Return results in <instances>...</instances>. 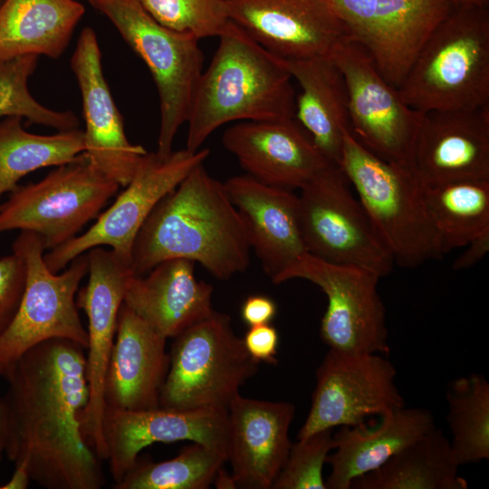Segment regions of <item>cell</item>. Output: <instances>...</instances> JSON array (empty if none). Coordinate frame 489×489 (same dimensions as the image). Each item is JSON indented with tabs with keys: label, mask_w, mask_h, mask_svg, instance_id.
Masks as SVG:
<instances>
[{
	"label": "cell",
	"mask_w": 489,
	"mask_h": 489,
	"mask_svg": "<svg viewBox=\"0 0 489 489\" xmlns=\"http://www.w3.org/2000/svg\"><path fill=\"white\" fill-rule=\"evenodd\" d=\"M213 290L196 278L195 262L172 258L133 275L123 303L158 333L174 338L212 313Z\"/></svg>",
	"instance_id": "cell-25"
},
{
	"label": "cell",
	"mask_w": 489,
	"mask_h": 489,
	"mask_svg": "<svg viewBox=\"0 0 489 489\" xmlns=\"http://www.w3.org/2000/svg\"><path fill=\"white\" fill-rule=\"evenodd\" d=\"M230 20L282 59L329 55L346 35L328 0H225Z\"/></svg>",
	"instance_id": "cell-18"
},
{
	"label": "cell",
	"mask_w": 489,
	"mask_h": 489,
	"mask_svg": "<svg viewBox=\"0 0 489 489\" xmlns=\"http://www.w3.org/2000/svg\"><path fill=\"white\" fill-rule=\"evenodd\" d=\"M435 426L430 410L404 406L379 417L374 427H340L333 434V453L327 458L331 473L326 489H350L355 479L379 468Z\"/></svg>",
	"instance_id": "cell-26"
},
{
	"label": "cell",
	"mask_w": 489,
	"mask_h": 489,
	"mask_svg": "<svg viewBox=\"0 0 489 489\" xmlns=\"http://www.w3.org/2000/svg\"><path fill=\"white\" fill-rule=\"evenodd\" d=\"M89 280L77 292L76 304L88 318L86 371L89 399L82 414V432L101 459H108L102 433L103 384L114 344L120 309L129 279L131 262L101 246L87 251Z\"/></svg>",
	"instance_id": "cell-16"
},
{
	"label": "cell",
	"mask_w": 489,
	"mask_h": 489,
	"mask_svg": "<svg viewBox=\"0 0 489 489\" xmlns=\"http://www.w3.org/2000/svg\"><path fill=\"white\" fill-rule=\"evenodd\" d=\"M7 435L6 410L3 398H0V461L5 449Z\"/></svg>",
	"instance_id": "cell-42"
},
{
	"label": "cell",
	"mask_w": 489,
	"mask_h": 489,
	"mask_svg": "<svg viewBox=\"0 0 489 489\" xmlns=\"http://www.w3.org/2000/svg\"><path fill=\"white\" fill-rule=\"evenodd\" d=\"M295 415L290 402L264 401L237 394L227 407L226 458L236 488L269 489L288 456L289 429Z\"/></svg>",
	"instance_id": "cell-22"
},
{
	"label": "cell",
	"mask_w": 489,
	"mask_h": 489,
	"mask_svg": "<svg viewBox=\"0 0 489 489\" xmlns=\"http://www.w3.org/2000/svg\"><path fill=\"white\" fill-rule=\"evenodd\" d=\"M2 2V0H0V3Z\"/></svg>",
	"instance_id": "cell-45"
},
{
	"label": "cell",
	"mask_w": 489,
	"mask_h": 489,
	"mask_svg": "<svg viewBox=\"0 0 489 489\" xmlns=\"http://www.w3.org/2000/svg\"><path fill=\"white\" fill-rule=\"evenodd\" d=\"M37 61L36 55H24L0 62V118L19 116L58 131L79 129L80 120L72 111L46 108L31 94L28 80Z\"/></svg>",
	"instance_id": "cell-34"
},
{
	"label": "cell",
	"mask_w": 489,
	"mask_h": 489,
	"mask_svg": "<svg viewBox=\"0 0 489 489\" xmlns=\"http://www.w3.org/2000/svg\"><path fill=\"white\" fill-rule=\"evenodd\" d=\"M15 470L10 480L0 486V489H25L31 481L27 466L23 464H16Z\"/></svg>",
	"instance_id": "cell-41"
},
{
	"label": "cell",
	"mask_w": 489,
	"mask_h": 489,
	"mask_svg": "<svg viewBox=\"0 0 489 489\" xmlns=\"http://www.w3.org/2000/svg\"><path fill=\"white\" fill-rule=\"evenodd\" d=\"M26 281V267L16 254L0 258V334L13 321Z\"/></svg>",
	"instance_id": "cell-37"
},
{
	"label": "cell",
	"mask_w": 489,
	"mask_h": 489,
	"mask_svg": "<svg viewBox=\"0 0 489 489\" xmlns=\"http://www.w3.org/2000/svg\"><path fill=\"white\" fill-rule=\"evenodd\" d=\"M203 71L187 119V148L196 151L232 121L294 119L292 78L272 54L231 20Z\"/></svg>",
	"instance_id": "cell-3"
},
{
	"label": "cell",
	"mask_w": 489,
	"mask_h": 489,
	"mask_svg": "<svg viewBox=\"0 0 489 489\" xmlns=\"http://www.w3.org/2000/svg\"><path fill=\"white\" fill-rule=\"evenodd\" d=\"M329 56L346 82L351 135L379 158L414 169L423 113L403 101L398 89L379 74L366 50L347 35Z\"/></svg>",
	"instance_id": "cell-12"
},
{
	"label": "cell",
	"mask_w": 489,
	"mask_h": 489,
	"mask_svg": "<svg viewBox=\"0 0 489 489\" xmlns=\"http://www.w3.org/2000/svg\"><path fill=\"white\" fill-rule=\"evenodd\" d=\"M84 13L77 0H2L0 62L24 55L60 57Z\"/></svg>",
	"instance_id": "cell-28"
},
{
	"label": "cell",
	"mask_w": 489,
	"mask_h": 489,
	"mask_svg": "<svg viewBox=\"0 0 489 489\" xmlns=\"http://www.w3.org/2000/svg\"><path fill=\"white\" fill-rule=\"evenodd\" d=\"M449 439L436 426L379 468L355 479L353 489H467Z\"/></svg>",
	"instance_id": "cell-29"
},
{
	"label": "cell",
	"mask_w": 489,
	"mask_h": 489,
	"mask_svg": "<svg viewBox=\"0 0 489 489\" xmlns=\"http://www.w3.org/2000/svg\"><path fill=\"white\" fill-rule=\"evenodd\" d=\"M166 340L122 303L104 378L105 407L131 411L159 408L169 368Z\"/></svg>",
	"instance_id": "cell-23"
},
{
	"label": "cell",
	"mask_w": 489,
	"mask_h": 489,
	"mask_svg": "<svg viewBox=\"0 0 489 489\" xmlns=\"http://www.w3.org/2000/svg\"><path fill=\"white\" fill-rule=\"evenodd\" d=\"M224 148L246 174L268 186L301 189L329 165L294 119L240 121L222 136Z\"/></svg>",
	"instance_id": "cell-20"
},
{
	"label": "cell",
	"mask_w": 489,
	"mask_h": 489,
	"mask_svg": "<svg viewBox=\"0 0 489 489\" xmlns=\"http://www.w3.org/2000/svg\"><path fill=\"white\" fill-rule=\"evenodd\" d=\"M466 249L454 261V270H465L481 261L489 251V228H486L466 245Z\"/></svg>",
	"instance_id": "cell-40"
},
{
	"label": "cell",
	"mask_w": 489,
	"mask_h": 489,
	"mask_svg": "<svg viewBox=\"0 0 489 489\" xmlns=\"http://www.w3.org/2000/svg\"><path fill=\"white\" fill-rule=\"evenodd\" d=\"M303 279L326 295L320 335L329 347L350 353L389 352L386 309L379 293L380 277L354 266L331 264L304 253L273 282Z\"/></svg>",
	"instance_id": "cell-11"
},
{
	"label": "cell",
	"mask_w": 489,
	"mask_h": 489,
	"mask_svg": "<svg viewBox=\"0 0 489 489\" xmlns=\"http://www.w3.org/2000/svg\"><path fill=\"white\" fill-rule=\"evenodd\" d=\"M161 25L198 40L219 36L230 21L225 0H139Z\"/></svg>",
	"instance_id": "cell-35"
},
{
	"label": "cell",
	"mask_w": 489,
	"mask_h": 489,
	"mask_svg": "<svg viewBox=\"0 0 489 489\" xmlns=\"http://www.w3.org/2000/svg\"><path fill=\"white\" fill-rule=\"evenodd\" d=\"M350 187L340 165L331 164L300 189L299 220L306 253L381 278L391 273L394 260Z\"/></svg>",
	"instance_id": "cell-9"
},
{
	"label": "cell",
	"mask_w": 489,
	"mask_h": 489,
	"mask_svg": "<svg viewBox=\"0 0 489 489\" xmlns=\"http://www.w3.org/2000/svg\"><path fill=\"white\" fill-rule=\"evenodd\" d=\"M71 68L82 95L84 154L98 169L124 187L148 152L126 136L122 116L102 72L101 53L91 27L82 31Z\"/></svg>",
	"instance_id": "cell-17"
},
{
	"label": "cell",
	"mask_w": 489,
	"mask_h": 489,
	"mask_svg": "<svg viewBox=\"0 0 489 489\" xmlns=\"http://www.w3.org/2000/svg\"><path fill=\"white\" fill-rule=\"evenodd\" d=\"M87 1H89V0H87Z\"/></svg>",
	"instance_id": "cell-46"
},
{
	"label": "cell",
	"mask_w": 489,
	"mask_h": 489,
	"mask_svg": "<svg viewBox=\"0 0 489 489\" xmlns=\"http://www.w3.org/2000/svg\"><path fill=\"white\" fill-rule=\"evenodd\" d=\"M115 26L142 59L156 84L160 104L157 153L172 152L175 136L187 121L203 73L204 53L199 40L187 33L158 24L139 0H89Z\"/></svg>",
	"instance_id": "cell-7"
},
{
	"label": "cell",
	"mask_w": 489,
	"mask_h": 489,
	"mask_svg": "<svg viewBox=\"0 0 489 489\" xmlns=\"http://www.w3.org/2000/svg\"><path fill=\"white\" fill-rule=\"evenodd\" d=\"M450 445L459 465L489 459V382L479 373L452 380L446 389Z\"/></svg>",
	"instance_id": "cell-32"
},
{
	"label": "cell",
	"mask_w": 489,
	"mask_h": 489,
	"mask_svg": "<svg viewBox=\"0 0 489 489\" xmlns=\"http://www.w3.org/2000/svg\"><path fill=\"white\" fill-rule=\"evenodd\" d=\"M224 185L243 219L251 248L273 283L306 253L300 228L298 196L292 190L268 186L247 174L232 177Z\"/></svg>",
	"instance_id": "cell-24"
},
{
	"label": "cell",
	"mask_w": 489,
	"mask_h": 489,
	"mask_svg": "<svg viewBox=\"0 0 489 489\" xmlns=\"http://www.w3.org/2000/svg\"><path fill=\"white\" fill-rule=\"evenodd\" d=\"M119 187L82 153L39 182L12 191L0 205V233L33 232L42 239L44 249L52 250L75 237Z\"/></svg>",
	"instance_id": "cell-10"
},
{
	"label": "cell",
	"mask_w": 489,
	"mask_h": 489,
	"mask_svg": "<svg viewBox=\"0 0 489 489\" xmlns=\"http://www.w3.org/2000/svg\"><path fill=\"white\" fill-rule=\"evenodd\" d=\"M280 60L301 87L295 120L324 157L339 165L344 132L350 129L349 96L341 71L329 55Z\"/></svg>",
	"instance_id": "cell-27"
},
{
	"label": "cell",
	"mask_w": 489,
	"mask_h": 489,
	"mask_svg": "<svg viewBox=\"0 0 489 489\" xmlns=\"http://www.w3.org/2000/svg\"><path fill=\"white\" fill-rule=\"evenodd\" d=\"M396 377L395 366L383 354L329 349L316 369L311 408L297 438L360 425L404 407Z\"/></svg>",
	"instance_id": "cell-14"
},
{
	"label": "cell",
	"mask_w": 489,
	"mask_h": 489,
	"mask_svg": "<svg viewBox=\"0 0 489 489\" xmlns=\"http://www.w3.org/2000/svg\"><path fill=\"white\" fill-rule=\"evenodd\" d=\"M258 366L235 335L231 318L214 310L174 337L159 407L227 408Z\"/></svg>",
	"instance_id": "cell-6"
},
{
	"label": "cell",
	"mask_w": 489,
	"mask_h": 489,
	"mask_svg": "<svg viewBox=\"0 0 489 489\" xmlns=\"http://www.w3.org/2000/svg\"><path fill=\"white\" fill-rule=\"evenodd\" d=\"M276 312L275 302L262 294L248 296L241 307V317L249 327L270 323Z\"/></svg>",
	"instance_id": "cell-39"
},
{
	"label": "cell",
	"mask_w": 489,
	"mask_h": 489,
	"mask_svg": "<svg viewBox=\"0 0 489 489\" xmlns=\"http://www.w3.org/2000/svg\"><path fill=\"white\" fill-rule=\"evenodd\" d=\"M12 249L24 260L26 281L17 312L0 334V376L25 351L47 340L66 339L88 348L76 304L80 283L88 273L87 254L55 273L44 262L43 243L36 234L21 231Z\"/></svg>",
	"instance_id": "cell-8"
},
{
	"label": "cell",
	"mask_w": 489,
	"mask_h": 489,
	"mask_svg": "<svg viewBox=\"0 0 489 489\" xmlns=\"http://www.w3.org/2000/svg\"><path fill=\"white\" fill-rule=\"evenodd\" d=\"M226 461L225 453L193 442L167 461L140 462L138 458L114 488L206 489Z\"/></svg>",
	"instance_id": "cell-33"
},
{
	"label": "cell",
	"mask_w": 489,
	"mask_h": 489,
	"mask_svg": "<svg viewBox=\"0 0 489 489\" xmlns=\"http://www.w3.org/2000/svg\"><path fill=\"white\" fill-rule=\"evenodd\" d=\"M347 36L361 45L382 78L398 89L423 45L450 13L452 0H328Z\"/></svg>",
	"instance_id": "cell-15"
},
{
	"label": "cell",
	"mask_w": 489,
	"mask_h": 489,
	"mask_svg": "<svg viewBox=\"0 0 489 489\" xmlns=\"http://www.w3.org/2000/svg\"><path fill=\"white\" fill-rule=\"evenodd\" d=\"M332 430H321L292 443L286 461L271 488L326 489L322 469L335 446Z\"/></svg>",
	"instance_id": "cell-36"
},
{
	"label": "cell",
	"mask_w": 489,
	"mask_h": 489,
	"mask_svg": "<svg viewBox=\"0 0 489 489\" xmlns=\"http://www.w3.org/2000/svg\"><path fill=\"white\" fill-rule=\"evenodd\" d=\"M413 168L423 186L489 180V105L423 113Z\"/></svg>",
	"instance_id": "cell-21"
},
{
	"label": "cell",
	"mask_w": 489,
	"mask_h": 489,
	"mask_svg": "<svg viewBox=\"0 0 489 489\" xmlns=\"http://www.w3.org/2000/svg\"><path fill=\"white\" fill-rule=\"evenodd\" d=\"M102 433L115 484L155 443L191 441L226 455L227 408L121 410L104 407Z\"/></svg>",
	"instance_id": "cell-19"
},
{
	"label": "cell",
	"mask_w": 489,
	"mask_h": 489,
	"mask_svg": "<svg viewBox=\"0 0 489 489\" xmlns=\"http://www.w3.org/2000/svg\"><path fill=\"white\" fill-rule=\"evenodd\" d=\"M251 249L224 183L200 164L150 213L133 243L131 266L144 275L162 261L184 258L226 280L246 270Z\"/></svg>",
	"instance_id": "cell-2"
},
{
	"label": "cell",
	"mask_w": 489,
	"mask_h": 489,
	"mask_svg": "<svg viewBox=\"0 0 489 489\" xmlns=\"http://www.w3.org/2000/svg\"><path fill=\"white\" fill-rule=\"evenodd\" d=\"M244 343L250 356L258 363L277 364L279 335L270 323L249 327Z\"/></svg>",
	"instance_id": "cell-38"
},
{
	"label": "cell",
	"mask_w": 489,
	"mask_h": 489,
	"mask_svg": "<svg viewBox=\"0 0 489 489\" xmlns=\"http://www.w3.org/2000/svg\"><path fill=\"white\" fill-rule=\"evenodd\" d=\"M398 91L408 106L421 113L488 106V6L455 5L434 29Z\"/></svg>",
	"instance_id": "cell-4"
},
{
	"label": "cell",
	"mask_w": 489,
	"mask_h": 489,
	"mask_svg": "<svg viewBox=\"0 0 489 489\" xmlns=\"http://www.w3.org/2000/svg\"><path fill=\"white\" fill-rule=\"evenodd\" d=\"M84 348L66 339L43 341L3 371L7 421L5 452L48 489H100L101 458L82 419L89 399Z\"/></svg>",
	"instance_id": "cell-1"
},
{
	"label": "cell",
	"mask_w": 489,
	"mask_h": 489,
	"mask_svg": "<svg viewBox=\"0 0 489 489\" xmlns=\"http://www.w3.org/2000/svg\"><path fill=\"white\" fill-rule=\"evenodd\" d=\"M455 5L488 6L489 0H452Z\"/></svg>",
	"instance_id": "cell-44"
},
{
	"label": "cell",
	"mask_w": 489,
	"mask_h": 489,
	"mask_svg": "<svg viewBox=\"0 0 489 489\" xmlns=\"http://www.w3.org/2000/svg\"><path fill=\"white\" fill-rule=\"evenodd\" d=\"M213 483L217 488H236L232 475H228L223 466L217 471Z\"/></svg>",
	"instance_id": "cell-43"
},
{
	"label": "cell",
	"mask_w": 489,
	"mask_h": 489,
	"mask_svg": "<svg viewBox=\"0 0 489 489\" xmlns=\"http://www.w3.org/2000/svg\"><path fill=\"white\" fill-rule=\"evenodd\" d=\"M209 154L208 149L173 150L167 156L147 153L124 190L95 224L43 254L48 269L59 273L75 257L102 245L131 262L133 243L150 213Z\"/></svg>",
	"instance_id": "cell-13"
},
{
	"label": "cell",
	"mask_w": 489,
	"mask_h": 489,
	"mask_svg": "<svg viewBox=\"0 0 489 489\" xmlns=\"http://www.w3.org/2000/svg\"><path fill=\"white\" fill-rule=\"evenodd\" d=\"M423 187L444 255L489 228V180Z\"/></svg>",
	"instance_id": "cell-31"
},
{
	"label": "cell",
	"mask_w": 489,
	"mask_h": 489,
	"mask_svg": "<svg viewBox=\"0 0 489 489\" xmlns=\"http://www.w3.org/2000/svg\"><path fill=\"white\" fill-rule=\"evenodd\" d=\"M339 165L395 264L415 268L444 256L424 187L414 169L375 155L349 129Z\"/></svg>",
	"instance_id": "cell-5"
},
{
	"label": "cell",
	"mask_w": 489,
	"mask_h": 489,
	"mask_svg": "<svg viewBox=\"0 0 489 489\" xmlns=\"http://www.w3.org/2000/svg\"><path fill=\"white\" fill-rule=\"evenodd\" d=\"M19 116L0 122V197L14 191L27 174L61 166L84 153V133L79 129L38 135L26 131Z\"/></svg>",
	"instance_id": "cell-30"
}]
</instances>
